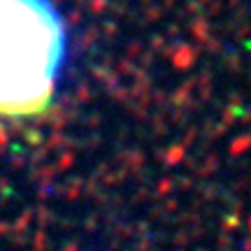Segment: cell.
I'll list each match as a JSON object with an SVG mask.
<instances>
[{
	"mask_svg": "<svg viewBox=\"0 0 251 251\" xmlns=\"http://www.w3.org/2000/svg\"><path fill=\"white\" fill-rule=\"evenodd\" d=\"M65 28L49 0H0V117H35L54 100Z\"/></svg>",
	"mask_w": 251,
	"mask_h": 251,
	"instance_id": "cell-1",
	"label": "cell"
}]
</instances>
